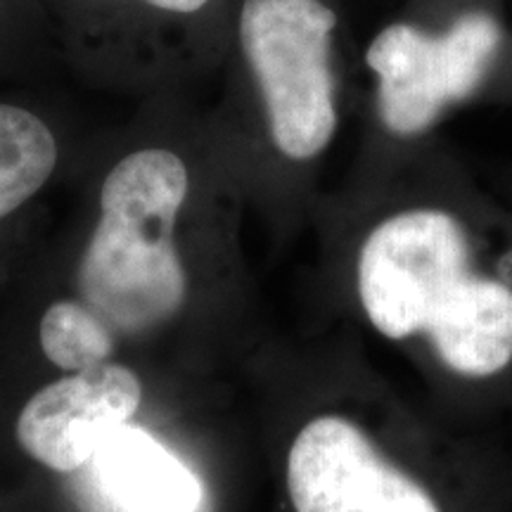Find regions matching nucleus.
<instances>
[{
    "label": "nucleus",
    "mask_w": 512,
    "mask_h": 512,
    "mask_svg": "<svg viewBox=\"0 0 512 512\" xmlns=\"http://www.w3.org/2000/svg\"><path fill=\"white\" fill-rule=\"evenodd\" d=\"M335 0H235L226 91L207 110L235 178H302L342 126Z\"/></svg>",
    "instance_id": "obj_1"
},
{
    "label": "nucleus",
    "mask_w": 512,
    "mask_h": 512,
    "mask_svg": "<svg viewBox=\"0 0 512 512\" xmlns=\"http://www.w3.org/2000/svg\"><path fill=\"white\" fill-rule=\"evenodd\" d=\"M62 67L136 102L221 72L235 0H41Z\"/></svg>",
    "instance_id": "obj_2"
},
{
    "label": "nucleus",
    "mask_w": 512,
    "mask_h": 512,
    "mask_svg": "<svg viewBox=\"0 0 512 512\" xmlns=\"http://www.w3.org/2000/svg\"><path fill=\"white\" fill-rule=\"evenodd\" d=\"M494 275L472 268V242L456 214L396 211L358 249L356 290L370 325L389 339L441 337Z\"/></svg>",
    "instance_id": "obj_3"
},
{
    "label": "nucleus",
    "mask_w": 512,
    "mask_h": 512,
    "mask_svg": "<svg viewBox=\"0 0 512 512\" xmlns=\"http://www.w3.org/2000/svg\"><path fill=\"white\" fill-rule=\"evenodd\" d=\"M503 41L501 19L486 8L460 10L439 27L413 19L384 24L363 55L382 131L399 140L432 131L484 86Z\"/></svg>",
    "instance_id": "obj_4"
},
{
    "label": "nucleus",
    "mask_w": 512,
    "mask_h": 512,
    "mask_svg": "<svg viewBox=\"0 0 512 512\" xmlns=\"http://www.w3.org/2000/svg\"><path fill=\"white\" fill-rule=\"evenodd\" d=\"M297 512H441L427 489L337 415L311 420L287 458Z\"/></svg>",
    "instance_id": "obj_5"
},
{
    "label": "nucleus",
    "mask_w": 512,
    "mask_h": 512,
    "mask_svg": "<svg viewBox=\"0 0 512 512\" xmlns=\"http://www.w3.org/2000/svg\"><path fill=\"white\" fill-rule=\"evenodd\" d=\"M143 387L119 363L62 377L29 399L17 418V441L50 470H81L136 415Z\"/></svg>",
    "instance_id": "obj_6"
},
{
    "label": "nucleus",
    "mask_w": 512,
    "mask_h": 512,
    "mask_svg": "<svg viewBox=\"0 0 512 512\" xmlns=\"http://www.w3.org/2000/svg\"><path fill=\"white\" fill-rule=\"evenodd\" d=\"M88 138L43 88H0V235L76 171Z\"/></svg>",
    "instance_id": "obj_7"
},
{
    "label": "nucleus",
    "mask_w": 512,
    "mask_h": 512,
    "mask_svg": "<svg viewBox=\"0 0 512 512\" xmlns=\"http://www.w3.org/2000/svg\"><path fill=\"white\" fill-rule=\"evenodd\" d=\"M95 463L102 486L124 512H197L200 508L202 486L197 477L138 427H121L100 448Z\"/></svg>",
    "instance_id": "obj_8"
},
{
    "label": "nucleus",
    "mask_w": 512,
    "mask_h": 512,
    "mask_svg": "<svg viewBox=\"0 0 512 512\" xmlns=\"http://www.w3.org/2000/svg\"><path fill=\"white\" fill-rule=\"evenodd\" d=\"M62 67L41 0H0V88H43Z\"/></svg>",
    "instance_id": "obj_9"
},
{
    "label": "nucleus",
    "mask_w": 512,
    "mask_h": 512,
    "mask_svg": "<svg viewBox=\"0 0 512 512\" xmlns=\"http://www.w3.org/2000/svg\"><path fill=\"white\" fill-rule=\"evenodd\" d=\"M38 342L48 361L69 373L107 363L117 351V337L86 306L67 297L46 304L38 318Z\"/></svg>",
    "instance_id": "obj_10"
}]
</instances>
